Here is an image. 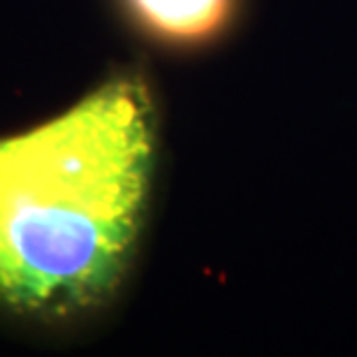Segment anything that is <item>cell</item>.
I'll list each match as a JSON object with an SVG mask.
<instances>
[{
  "mask_svg": "<svg viewBox=\"0 0 357 357\" xmlns=\"http://www.w3.org/2000/svg\"><path fill=\"white\" fill-rule=\"evenodd\" d=\"M153 160V100L132 75L0 139V306L59 320L109 302L144 225Z\"/></svg>",
  "mask_w": 357,
  "mask_h": 357,
  "instance_id": "6da1fadb",
  "label": "cell"
},
{
  "mask_svg": "<svg viewBox=\"0 0 357 357\" xmlns=\"http://www.w3.org/2000/svg\"><path fill=\"white\" fill-rule=\"evenodd\" d=\"M146 35L169 47H202L220 38L237 17L239 0H123Z\"/></svg>",
  "mask_w": 357,
  "mask_h": 357,
  "instance_id": "7a4b0ae2",
  "label": "cell"
}]
</instances>
